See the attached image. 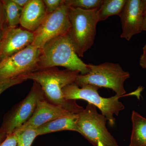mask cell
Masks as SVG:
<instances>
[{
  "label": "cell",
  "instance_id": "6da1fadb",
  "mask_svg": "<svg viewBox=\"0 0 146 146\" xmlns=\"http://www.w3.org/2000/svg\"><path fill=\"white\" fill-rule=\"evenodd\" d=\"M79 72L70 70H60L56 67L39 70L29 73L22 77L30 79L39 84L44 91L47 100L55 105L60 106L74 114H79L84 109L76 100L65 99L63 89L75 82Z\"/></svg>",
  "mask_w": 146,
  "mask_h": 146
},
{
  "label": "cell",
  "instance_id": "7a4b0ae2",
  "mask_svg": "<svg viewBox=\"0 0 146 146\" xmlns=\"http://www.w3.org/2000/svg\"><path fill=\"white\" fill-rule=\"evenodd\" d=\"M57 66L78 71L81 75L89 72L88 64L84 63L76 52L68 33L50 40L41 50L38 70Z\"/></svg>",
  "mask_w": 146,
  "mask_h": 146
},
{
  "label": "cell",
  "instance_id": "3957f363",
  "mask_svg": "<svg viewBox=\"0 0 146 146\" xmlns=\"http://www.w3.org/2000/svg\"><path fill=\"white\" fill-rule=\"evenodd\" d=\"M89 71L85 75L79 74L75 83L82 87L87 84H92L100 87L109 88L115 91L116 95L121 96L136 95L140 97L142 89L127 94H126L124 84L130 78L129 72L124 70L119 63L106 62L98 65L88 64Z\"/></svg>",
  "mask_w": 146,
  "mask_h": 146
},
{
  "label": "cell",
  "instance_id": "277c9868",
  "mask_svg": "<svg viewBox=\"0 0 146 146\" xmlns=\"http://www.w3.org/2000/svg\"><path fill=\"white\" fill-rule=\"evenodd\" d=\"M98 10L70 8V27L68 34L79 57H83L85 52L94 44L97 25L99 22Z\"/></svg>",
  "mask_w": 146,
  "mask_h": 146
},
{
  "label": "cell",
  "instance_id": "5b68a950",
  "mask_svg": "<svg viewBox=\"0 0 146 146\" xmlns=\"http://www.w3.org/2000/svg\"><path fill=\"white\" fill-rule=\"evenodd\" d=\"M99 88L92 84H87L80 88L74 82L63 88V93L65 99L84 100L98 107L102 115L108 120L110 125L113 126L115 123L114 115L118 116L125 108L124 106L119 101V99L123 96L116 95L109 98H103L98 92Z\"/></svg>",
  "mask_w": 146,
  "mask_h": 146
},
{
  "label": "cell",
  "instance_id": "8992f818",
  "mask_svg": "<svg viewBox=\"0 0 146 146\" xmlns=\"http://www.w3.org/2000/svg\"><path fill=\"white\" fill-rule=\"evenodd\" d=\"M107 121L105 116L98 113L96 106L88 103L78 114V132L94 146H119L106 127Z\"/></svg>",
  "mask_w": 146,
  "mask_h": 146
},
{
  "label": "cell",
  "instance_id": "52a82bcc",
  "mask_svg": "<svg viewBox=\"0 0 146 146\" xmlns=\"http://www.w3.org/2000/svg\"><path fill=\"white\" fill-rule=\"evenodd\" d=\"M46 98L40 85L34 81L27 96L6 113L0 131L10 134L26 123L31 117L39 100Z\"/></svg>",
  "mask_w": 146,
  "mask_h": 146
},
{
  "label": "cell",
  "instance_id": "ba28073f",
  "mask_svg": "<svg viewBox=\"0 0 146 146\" xmlns=\"http://www.w3.org/2000/svg\"><path fill=\"white\" fill-rule=\"evenodd\" d=\"M40 52L41 50L31 44L0 61V81L38 70Z\"/></svg>",
  "mask_w": 146,
  "mask_h": 146
},
{
  "label": "cell",
  "instance_id": "9c48e42d",
  "mask_svg": "<svg viewBox=\"0 0 146 146\" xmlns=\"http://www.w3.org/2000/svg\"><path fill=\"white\" fill-rule=\"evenodd\" d=\"M65 2L54 12L47 14L40 26L33 32L34 40L31 45L41 50L50 40L68 33L70 27V7Z\"/></svg>",
  "mask_w": 146,
  "mask_h": 146
},
{
  "label": "cell",
  "instance_id": "30bf717a",
  "mask_svg": "<svg viewBox=\"0 0 146 146\" xmlns=\"http://www.w3.org/2000/svg\"><path fill=\"white\" fill-rule=\"evenodd\" d=\"M146 0H126L119 15L122 32L121 38L129 41L132 36L142 32Z\"/></svg>",
  "mask_w": 146,
  "mask_h": 146
},
{
  "label": "cell",
  "instance_id": "8fae6325",
  "mask_svg": "<svg viewBox=\"0 0 146 146\" xmlns=\"http://www.w3.org/2000/svg\"><path fill=\"white\" fill-rule=\"evenodd\" d=\"M34 33L16 27H7L3 31L0 46V61L32 44Z\"/></svg>",
  "mask_w": 146,
  "mask_h": 146
},
{
  "label": "cell",
  "instance_id": "7c38bea8",
  "mask_svg": "<svg viewBox=\"0 0 146 146\" xmlns=\"http://www.w3.org/2000/svg\"><path fill=\"white\" fill-rule=\"evenodd\" d=\"M73 114L62 107L50 103L46 98H44L37 102L34 113L30 119L14 132L27 129H36L50 121Z\"/></svg>",
  "mask_w": 146,
  "mask_h": 146
},
{
  "label": "cell",
  "instance_id": "4fadbf2b",
  "mask_svg": "<svg viewBox=\"0 0 146 146\" xmlns=\"http://www.w3.org/2000/svg\"><path fill=\"white\" fill-rule=\"evenodd\" d=\"M47 14L42 0H30L23 8L20 24L29 31L34 32Z\"/></svg>",
  "mask_w": 146,
  "mask_h": 146
},
{
  "label": "cell",
  "instance_id": "5bb4252c",
  "mask_svg": "<svg viewBox=\"0 0 146 146\" xmlns=\"http://www.w3.org/2000/svg\"><path fill=\"white\" fill-rule=\"evenodd\" d=\"M78 114L61 117L44 124L36 129L38 136L63 130H70L78 132L76 121Z\"/></svg>",
  "mask_w": 146,
  "mask_h": 146
},
{
  "label": "cell",
  "instance_id": "9a60e30c",
  "mask_svg": "<svg viewBox=\"0 0 146 146\" xmlns=\"http://www.w3.org/2000/svg\"><path fill=\"white\" fill-rule=\"evenodd\" d=\"M132 129L129 146H146V118L133 110Z\"/></svg>",
  "mask_w": 146,
  "mask_h": 146
},
{
  "label": "cell",
  "instance_id": "2e32d148",
  "mask_svg": "<svg viewBox=\"0 0 146 146\" xmlns=\"http://www.w3.org/2000/svg\"><path fill=\"white\" fill-rule=\"evenodd\" d=\"M126 0H103L98 10L99 22L105 21L110 16H119Z\"/></svg>",
  "mask_w": 146,
  "mask_h": 146
},
{
  "label": "cell",
  "instance_id": "e0dca14e",
  "mask_svg": "<svg viewBox=\"0 0 146 146\" xmlns=\"http://www.w3.org/2000/svg\"><path fill=\"white\" fill-rule=\"evenodd\" d=\"M2 1L5 10L7 26L16 27L20 24L23 8L13 0H2Z\"/></svg>",
  "mask_w": 146,
  "mask_h": 146
},
{
  "label": "cell",
  "instance_id": "ac0fdd59",
  "mask_svg": "<svg viewBox=\"0 0 146 146\" xmlns=\"http://www.w3.org/2000/svg\"><path fill=\"white\" fill-rule=\"evenodd\" d=\"M103 0H65V3L70 7L86 10L99 9Z\"/></svg>",
  "mask_w": 146,
  "mask_h": 146
},
{
  "label": "cell",
  "instance_id": "d6986e66",
  "mask_svg": "<svg viewBox=\"0 0 146 146\" xmlns=\"http://www.w3.org/2000/svg\"><path fill=\"white\" fill-rule=\"evenodd\" d=\"M14 132L17 135V146H31L35 138L38 136L36 129H35Z\"/></svg>",
  "mask_w": 146,
  "mask_h": 146
},
{
  "label": "cell",
  "instance_id": "ffe728a7",
  "mask_svg": "<svg viewBox=\"0 0 146 146\" xmlns=\"http://www.w3.org/2000/svg\"><path fill=\"white\" fill-rule=\"evenodd\" d=\"M27 80L21 77L0 81V95L7 89L14 85L23 83Z\"/></svg>",
  "mask_w": 146,
  "mask_h": 146
},
{
  "label": "cell",
  "instance_id": "44dd1931",
  "mask_svg": "<svg viewBox=\"0 0 146 146\" xmlns=\"http://www.w3.org/2000/svg\"><path fill=\"white\" fill-rule=\"evenodd\" d=\"M47 14L53 13L60 7L65 0H43Z\"/></svg>",
  "mask_w": 146,
  "mask_h": 146
},
{
  "label": "cell",
  "instance_id": "7402d4cb",
  "mask_svg": "<svg viewBox=\"0 0 146 146\" xmlns=\"http://www.w3.org/2000/svg\"><path fill=\"white\" fill-rule=\"evenodd\" d=\"M0 146H17V135L15 132L7 134Z\"/></svg>",
  "mask_w": 146,
  "mask_h": 146
},
{
  "label": "cell",
  "instance_id": "603a6c76",
  "mask_svg": "<svg viewBox=\"0 0 146 146\" xmlns=\"http://www.w3.org/2000/svg\"><path fill=\"white\" fill-rule=\"evenodd\" d=\"M7 26L4 7L2 1H0V31L3 30Z\"/></svg>",
  "mask_w": 146,
  "mask_h": 146
},
{
  "label": "cell",
  "instance_id": "cb8c5ba5",
  "mask_svg": "<svg viewBox=\"0 0 146 146\" xmlns=\"http://www.w3.org/2000/svg\"><path fill=\"white\" fill-rule=\"evenodd\" d=\"M139 64L143 69H146V50H143L140 57Z\"/></svg>",
  "mask_w": 146,
  "mask_h": 146
},
{
  "label": "cell",
  "instance_id": "d4e9b609",
  "mask_svg": "<svg viewBox=\"0 0 146 146\" xmlns=\"http://www.w3.org/2000/svg\"><path fill=\"white\" fill-rule=\"evenodd\" d=\"M13 1L20 7L23 8L29 2L30 0H13Z\"/></svg>",
  "mask_w": 146,
  "mask_h": 146
},
{
  "label": "cell",
  "instance_id": "484cf974",
  "mask_svg": "<svg viewBox=\"0 0 146 146\" xmlns=\"http://www.w3.org/2000/svg\"><path fill=\"white\" fill-rule=\"evenodd\" d=\"M142 31H146V9L144 15L143 25H142Z\"/></svg>",
  "mask_w": 146,
  "mask_h": 146
},
{
  "label": "cell",
  "instance_id": "4316f807",
  "mask_svg": "<svg viewBox=\"0 0 146 146\" xmlns=\"http://www.w3.org/2000/svg\"><path fill=\"white\" fill-rule=\"evenodd\" d=\"M6 133L0 131V144L3 141H4L5 139L6 138Z\"/></svg>",
  "mask_w": 146,
  "mask_h": 146
},
{
  "label": "cell",
  "instance_id": "83f0119b",
  "mask_svg": "<svg viewBox=\"0 0 146 146\" xmlns=\"http://www.w3.org/2000/svg\"><path fill=\"white\" fill-rule=\"evenodd\" d=\"M3 30L0 31V46H1V41L2 38L3 31Z\"/></svg>",
  "mask_w": 146,
  "mask_h": 146
},
{
  "label": "cell",
  "instance_id": "f1b7e54d",
  "mask_svg": "<svg viewBox=\"0 0 146 146\" xmlns=\"http://www.w3.org/2000/svg\"><path fill=\"white\" fill-rule=\"evenodd\" d=\"M143 50H146V43L143 48Z\"/></svg>",
  "mask_w": 146,
  "mask_h": 146
}]
</instances>
